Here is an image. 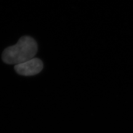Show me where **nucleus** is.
Listing matches in <instances>:
<instances>
[{
    "label": "nucleus",
    "mask_w": 133,
    "mask_h": 133,
    "mask_svg": "<svg viewBox=\"0 0 133 133\" xmlns=\"http://www.w3.org/2000/svg\"><path fill=\"white\" fill-rule=\"evenodd\" d=\"M37 51V43L33 38L22 36L16 44L4 49L2 59L6 64L16 65L34 58Z\"/></svg>",
    "instance_id": "obj_1"
},
{
    "label": "nucleus",
    "mask_w": 133,
    "mask_h": 133,
    "mask_svg": "<svg viewBox=\"0 0 133 133\" xmlns=\"http://www.w3.org/2000/svg\"><path fill=\"white\" fill-rule=\"evenodd\" d=\"M43 64L38 58H33L26 62L16 65L15 70L18 74L24 76H33L42 70Z\"/></svg>",
    "instance_id": "obj_2"
}]
</instances>
